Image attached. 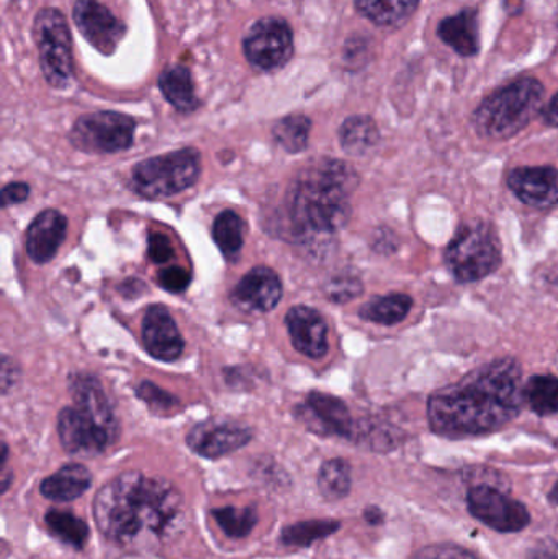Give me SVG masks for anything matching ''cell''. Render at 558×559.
Wrapping results in <instances>:
<instances>
[{
	"label": "cell",
	"mask_w": 558,
	"mask_h": 559,
	"mask_svg": "<svg viewBox=\"0 0 558 559\" xmlns=\"http://www.w3.org/2000/svg\"><path fill=\"white\" fill-rule=\"evenodd\" d=\"M524 388L521 365L498 358L429 397L431 429L449 439L497 432L520 416Z\"/></svg>",
	"instance_id": "cell-1"
},
{
	"label": "cell",
	"mask_w": 558,
	"mask_h": 559,
	"mask_svg": "<svg viewBox=\"0 0 558 559\" xmlns=\"http://www.w3.org/2000/svg\"><path fill=\"white\" fill-rule=\"evenodd\" d=\"M182 496L163 478L127 472L95 496L98 531L121 547H150L169 538L182 522Z\"/></svg>",
	"instance_id": "cell-2"
},
{
	"label": "cell",
	"mask_w": 558,
	"mask_h": 559,
	"mask_svg": "<svg viewBox=\"0 0 558 559\" xmlns=\"http://www.w3.org/2000/svg\"><path fill=\"white\" fill-rule=\"evenodd\" d=\"M359 177L349 164L327 159L300 174L290 195L292 222L301 231L330 235L351 218V193Z\"/></svg>",
	"instance_id": "cell-3"
},
{
	"label": "cell",
	"mask_w": 558,
	"mask_h": 559,
	"mask_svg": "<svg viewBox=\"0 0 558 559\" xmlns=\"http://www.w3.org/2000/svg\"><path fill=\"white\" fill-rule=\"evenodd\" d=\"M71 390L74 406L64 407L58 417L62 449L74 455H97L117 440V417L95 378L79 374Z\"/></svg>",
	"instance_id": "cell-4"
},
{
	"label": "cell",
	"mask_w": 558,
	"mask_h": 559,
	"mask_svg": "<svg viewBox=\"0 0 558 559\" xmlns=\"http://www.w3.org/2000/svg\"><path fill=\"white\" fill-rule=\"evenodd\" d=\"M544 85L523 78L491 94L475 110L477 133L490 140H508L523 131L544 107Z\"/></svg>",
	"instance_id": "cell-5"
},
{
	"label": "cell",
	"mask_w": 558,
	"mask_h": 559,
	"mask_svg": "<svg viewBox=\"0 0 558 559\" xmlns=\"http://www.w3.org/2000/svg\"><path fill=\"white\" fill-rule=\"evenodd\" d=\"M444 259L458 282L472 283L498 271L503 262V249L494 226L471 222L455 233Z\"/></svg>",
	"instance_id": "cell-6"
},
{
	"label": "cell",
	"mask_w": 558,
	"mask_h": 559,
	"mask_svg": "<svg viewBox=\"0 0 558 559\" xmlns=\"http://www.w3.org/2000/svg\"><path fill=\"white\" fill-rule=\"evenodd\" d=\"M199 174V151L187 147L141 160L131 173V189L147 200L169 199L192 187Z\"/></svg>",
	"instance_id": "cell-7"
},
{
	"label": "cell",
	"mask_w": 558,
	"mask_h": 559,
	"mask_svg": "<svg viewBox=\"0 0 558 559\" xmlns=\"http://www.w3.org/2000/svg\"><path fill=\"white\" fill-rule=\"evenodd\" d=\"M33 36L46 81L52 87L64 88L72 78L71 33L64 15L56 9L41 10L36 15Z\"/></svg>",
	"instance_id": "cell-8"
},
{
	"label": "cell",
	"mask_w": 558,
	"mask_h": 559,
	"mask_svg": "<svg viewBox=\"0 0 558 559\" xmlns=\"http://www.w3.org/2000/svg\"><path fill=\"white\" fill-rule=\"evenodd\" d=\"M134 121L117 111H97L75 121L71 141L84 153L111 154L133 144Z\"/></svg>",
	"instance_id": "cell-9"
},
{
	"label": "cell",
	"mask_w": 558,
	"mask_h": 559,
	"mask_svg": "<svg viewBox=\"0 0 558 559\" xmlns=\"http://www.w3.org/2000/svg\"><path fill=\"white\" fill-rule=\"evenodd\" d=\"M294 51V35L285 20L268 16L259 20L245 38L248 61L261 71L282 68Z\"/></svg>",
	"instance_id": "cell-10"
},
{
	"label": "cell",
	"mask_w": 558,
	"mask_h": 559,
	"mask_svg": "<svg viewBox=\"0 0 558 559\" xmlns=\"http://www.w3.org/2000/svg\"><path fill=\"white\" fill-rule=\"evenodd\" d=\"M468 511L501 534H514L526 528L531 522L526 506L498 491L494 486L477 485L467 496Z\"/></svg>",
	"instance_id": "cell-11"
},
{
	"label": "cell",
	"mask_w": 558,
	"mask_h": 559,
	"mask_svg": "<svg viewBox=\"0 0 558 559\" xmlns=\"http://www.w3.org/2000/svg\"><path fill=\"white\" fill-rule=\"evenodd\" d=\"M74 22L79 32L102 55H111L127 33V26L98 0H78Z\"/></svg>",
	"instance_id": "cell-12"
},
{
	"label": "cell",
	"mask_w": 558,
	"mask_h": 559,
	"mask_svg": "<svg viewBox=\"0 0 558 559\" xmlns=\"http://www.w3.org/2000/svg\"><path fill=\"white\" fill-rule=\"evenodd\" d=\"M298 416L311 432L321 436H356V424L346 404L331 394H308L307 403L298 407Z\"/></svg>",
	"instance_id": "cell-13"
},
{
	"label": "cell",
	"mask_w": 558,
	"mask_h": 559,
	"mask_svg": "<svg viewBox=\"0 0 558 559\" xmlns=\"http://www.w3.org/2000/svg\"><path fill=\"white\" fill-rule=\"evenodd\" d=\"M251 440V430L235 423H203L187 436V445L203 459H219L242 449Z\"/></svg>",
	"instance_id": "cell-14"
},
{
	"label": "cell",
	"mask_w": 558,
	"mask_h": 559,
	"mask_svg": "<svg viewBox=\"0 0 558 559\" xmlns=\"http://www.w3.org/2000/svg\"><path fill=\"white\" fill-rule=\"evenodd\" d=\"M143 342L147 354L157 360L174 361L182 355V335L163 305L147 308L143 319Z\"/></svg>",
	"instance_id": "cell-15"
},
{
	"label": "cell",
	"mask_w": 558,
	"mask_h": 559,
	"mask_svg": "<svg viewBox=\"0 0 558 559\" xmlns=\"http://www.w3.org/2000/svg\"><path fill=\"white\" fill-rule=\"evenodd\" d=\"M511 192L537 210H547L558 202V173L554 167H518L508 176Z\"/></svg>",
	"instance_id": "cell-16"
},
{
	"label": "cell",
	"mask_w": 558,
	"mask_h": 559,
	"mask_svg": "<svg viewBox=\"0 0 558 559\" xmlns=\"http://www.w3.org/2000/svg\"><path fill=\"white\" fill-rule=\"evenodd\" d=\"M285 324L290 332L292 344L300 354L310 358L327 355L328 325L317 309L308 306H294L285 316Z\"/></svg>",
	"instance_id": "cell-17"
},
{
	"label": "cell",
	"mask_w": 558,
	"mask_h": 559,
	"mask_svg": "<svg viewBox=\"0 0 558 559\" xmlns=\"http://www.w3.org/2000/svg\"><path fill=\"white\" fill-rule=\"evenodd\" d=\"M233 301L246 311H271L282 298V283L268 267H256L239 280Z\"/></svg>",
	"instance_id": "cell-18"
},
{
	"label": "cell",
	"mask_w": 558,
	"mask_h": 559,
	"mask_svg": "<svg viewBox=\"0 0 558 559\" xmlns=\"http://www.w3.org/2000/svg\"><path fill=\"white\" fill-rule=\"evenodd\" d=\"M68 231V222L56 210L39 213L28 231H26L25 248L29 259L36 264H46L55 258L61 248Z\"/></svg>",
	"instance_id": "cell-19"
},
{
	"label": "cell",
	"mask_w": 558,
	"mask_h": 559,
	"mask_svg": "<svg viewBox=\"0 0 558 559\" xmlns=\"http://www.w3.org/2000/svg\"><path fill=\"white\" fill-rule=\"evenodd\" d=\"M438 35L459 55H477L480 49L477 12L474 9H465L458 15L448 16L439 23Z\"/></svg>",
	"instance_id": "cell-20"
},
{
	"label": "cell",
	"mask_w": 558,
	"mask_h": 559,
	"mask_svg": "<svg viewBox=\"0 0 558 559\" xmlns=\"http://www.w3.org/2000/svg\"><path fill=\"white\" fill-rule=\"evenodd\" d=\"M92 476L84 465L71 463L41 483V495L52 502H71L91 488Z\"/></svg>",
	"instance_id": "cell-21"
},
{
	"label": "cell",
	"mask_w": 558,
	"mask_h": 559,
	"mask_svg": "<svg viewBox=\"0 0 558 559\" xmlns=\"http://www.w3.org/2000/svg\"><path fill=\"white\" fill-rule=\"evenodd\" d=\"M419 0H356L357 10L370 22L396 28L408 22Z\"/></svg>",
	"instance_id": "cell-22"
},
{
	"label": "cell",
	"mask_w": 558,
	"mask_h": 559,
	"mask_svg": "<svg viewBox=\"0 0 558 559\" xmlns=\"http://www.w3.org/2000/svg\"><path fill=\"white\" fill-rule=\"evenodd\" d=\"M159 88L169 104L179 111L195 110L199 100L193 91L192 75L186 66H173L159 78Z\"/></svg>",
	"instance_id": "cell-23"
},
{
	"label": "cell",
	"mask_w": 558,
	"mask_h": 559,
	"mask_svg": "<svg viewBox=\"0 0 558 559\" xmlns=\"http://www.w3.org/2000/svg\"><path fill=\"white\" fill-rule=\"evenodd\" d=\"M380 133L369 117H351L340 130L341 146L353 156H364L379 144Z\"/></svg>",
	"instance_id": "cell-24"
},
{
	"label": "cell",
	"mask_w": 558,
	"mask_h": 559,
	"mask_svg": "<svg viewBox=\"0 0 558 559\" xmlns=\"http://www.w3.org/2000/svg\"><path fill=\"white\" fill-rule=\"evenodd\" d=\"M413 308V299L403 293L377 296L360 308L359 316L376 324L393 325L402 322Z\"/></svg>",
	"instance_id": "cell-25"
},
{
	"label": "cell",
	"mask_w": 558,
	"mask_h": 559,
	"mask_svg": "<svg viewBox=\"0 0 558 559\" xmlns=\"http://www.w3.org/2000/svg\"><path fill=\"white\" fill-rule=\"evenodd\" d=\"M246 225L238 213L226 210L213 223V241L226 261H236L245 242Z\"/></svg>",
	"instance_id": "cell-26"
},
{
	"label": "cell",
	"mask_w": 558,
	"mask_h": 559,
	"mask_svg": "<svg viewBox=\"0 0 558 559\" xmlns=\"http://www.w3.org/2000/svg\"><path fill=\"white\" fill-rule=\"evenodd\" d=\"M524 397L534 413L550 416L558 413V378L550 374H537L527 381Z\"/></svg>",
	"instance_id": "cell-27"
},
{
	"label": "cell",
	"mask_w": 558,
	"mask_h": 559,
	"mask_svg": "<svg viewBox=\"0 0 558 559\" xmlns=\"http://www.w3.org/2000/svg\"><path fill=\"white\" fill-rule=\"evenodd\" d=\"M318 488L328 501H340L351 491V466L341 459L330 460L321 466Z\"/></svg>",
	"instance_id": "cell-28"
},
{
	"label": "cell",
	"mask_w": 558,
	"mask_h": 559,
	"mask_svg": "<svg viewBox=\"0 0 558 559\" xmlns=\"http://www.w3.org/2000/svg\"><path fill=\"white\" fill-rule=\"evenodd\" d=\"M45 521L49 532L59 540L71 545V547L82 548L85 542H87V524L82 519L75 518L71 512L52 509V511L46 514Z\"/></svg>",
	"instance_id": "cell-29"
},
{
	"label": "cell",
	"mask_w": 558,
	"mask_h": 559,
	"mask_svg": "<svg viewBox=\"0 0 558 559\" xmlns=\"http://www.w3.org/2000/svg\"><path fill=\"white\" fill-rule=\"evenodd\" d=\"M311 121L305 115H290L282 118L274 127V138L278 146L287 153H300L307 147Z\"/></svg>",
	"instance_id": "cell-30"
},
{
	"label": "cell",
	"mask_w": 558,
	"mask_h": 559,
	"mask_svg": "<svg viewBox=\"0 0 558 559\" xmlns=\"http://www.w3.org/2000/svg\"><path fill=\"white\" fill-rule=\"evenodd\" d=\"M213 518L229 538L248 537L258 524V514L249 508H218L213 511Z\"/></svg>",
	"instance_id": "cell-31"
},
{
	"label": "cell",
	"mask_w": 558,
	"mask_h": 559,
	"mask_svg": "<svg viewBox=\"0 0 558 559\" xmlns=\"http://www.w3.org/2000/svg\"><path fill=\"white\" fill-rule=\"evenodd\" d=\"M340 528L336 521H307L298 522L285 528L282 534V542L287 545H297V547H307L314 540L328 537Z\"/></svg>",
	"instance_id": "cell-32"
},
{
	"label": "cell",
	"mask_w": 558,
	"mask_h": 559,
	"mask_svg": "<svg viewBox=\"0 0 558 559\" xmlns=\"http://www.w3.org/2000/svg\"><path fill=\"white\" fill-rule=\"evenodd\" d=\"M363 282L359 278L351 277V275H341L330 280L324 293L328 298L334 302H347L357 298L363 293Z\"/></svg>",
	"instance_id": "cell-33"
},
{
	"label": "cell",
	"mask_w": 558,
	"mask_h": 559,
	"mask_svg": "<svg viewBox=\"0 0 558 559\" xmlns=\"http://www.w3.org/2000/svg\"><path fill=\"white\" fill-rule=\"evenodd\" d=\"M138 396L147 404V406L153 407L157 413H163V411H173L174 407L179 406V401L176 397L167 394L166 391L161 390V388L154 386L150 381H144L138 386Z\"/></svg>",
	"instance_id": "cell-34"
},
{
	"label": "cell",
	"mask_w": 558,
	"mask_h": 559,
	"mask_svg": "<svg viewBox=\"0 0 558 559\" xmlns=\"http://www.w3.org/2000/svg\"><path fill=\"white\" fill-rule=\"evenodd\" d=\"M157 283H159L161 288L166 289V292L170 293H182L186 292L187 286L190 285V274L186 271V269L177 267H166L157 274Z\"/></svg>",
	"instance_id": "cell-35"
},
{
	"label": "cell",
	"mask_w": 558,
	"mask_h": 559,
	"mask_svg": "<svg viewBox=\"0 0 558 559\" xmlns=\"http://www.w3.org/2000/svg\"><path fill=\"white\" fill-rule=\"evenodd\" d=\"M415 559H478L465 550V548L458 547V545L442 544L432 545V547L425 548L419 551Z\"/></svg>",
	"instance_id": "cell-36"
},
{
	"label": "cell",
	"mask_w": 558,
	"mask_h": 559,
	"mask_svg": "<svg viewBox=\"0 0 558 559\" xmlns=\"http://www.w3.org/2000/svg\"><path fill=\"white\" fill-rule=\"evenodd\" d=\"M147 254H150L154 264H167L174 258V249L169 238L164 236L163 233H153L150 236V241H147Z\"/></svg>",
	"instance_id": "cell-37"
},
{
	"label": "cell",
	"mask_w": 558,
	"mask_h": 559,
	"mask_svg": "<svg viewBox=\"0 0 558 559\" xmlns=\"http://www.w3.org/2000/svg\"><path fill=\"white\" fill-rule=\"evenodd\" d=\"M29 195L28 183L25 182H13L9 186L3 187L2 190V205H16V203L25 202Z\"/></svg>",
	"instance_id": "cell-38"
},
{
	"label": "cell",
	"mask_w": 558,
	"mask_h": 559,
	"mask_svg": "<svg viewBox=\"0 0 558 559\" xmlns=\"http://www.w3.org/2000/svg\"><path fill=\"white\" fill-rule=\"evenodd\" d=\"M20 377V368L16 367L15 361L10 357L2 358V391L7 393L10 388L15 386L16 380Z\"/></svg>",
	"instance_id": "cell-39"
},
{
	"label": "cell",
	"mask_w": 558,
	"mask_h": 559,
	"mask_svg": "<svg viewBox=\"0 0 558 559\" xmlns=\"http://www.w3.org/2000/svg\"><path fill=\"white\" fill-rule=\"evenodd\" d=\"M531 559H558V544L553 540L541 542L534 548Z\"/></svg>",
	"instance_id": "cell-40"
},
{
	"label": "cell",
	"mask_w": 558,
	"mask_h": 559,
	"mask_svg": "<svg viewBox=\"0 0 558 559\" xmlns=\"http://www.w3.org/2000/svg\"><path fill=\"white\" fill-rule=\"evenodd\" d=\"M544 121L549 127H558V92L554 95L553 100L549 102L546 108L543 110Z\"/></svg>",
	"instance_id": "cell-41"
},
{
	"label": "cell",
	"mask_w": 558,
	"mask_h": 559,
	"mask_svg": "<svg viewBox=\"0 0 558 559\" xmlns=\"http://www.w3.org/2000/svg\"><path fill=\"white\" fill-rule=\"evenodd\" d=\"M550 502L558 506V481L554 485L553 491L549 495Z\"/></svg>",
	"instance_id": "cell-42"
}]
</instances>
